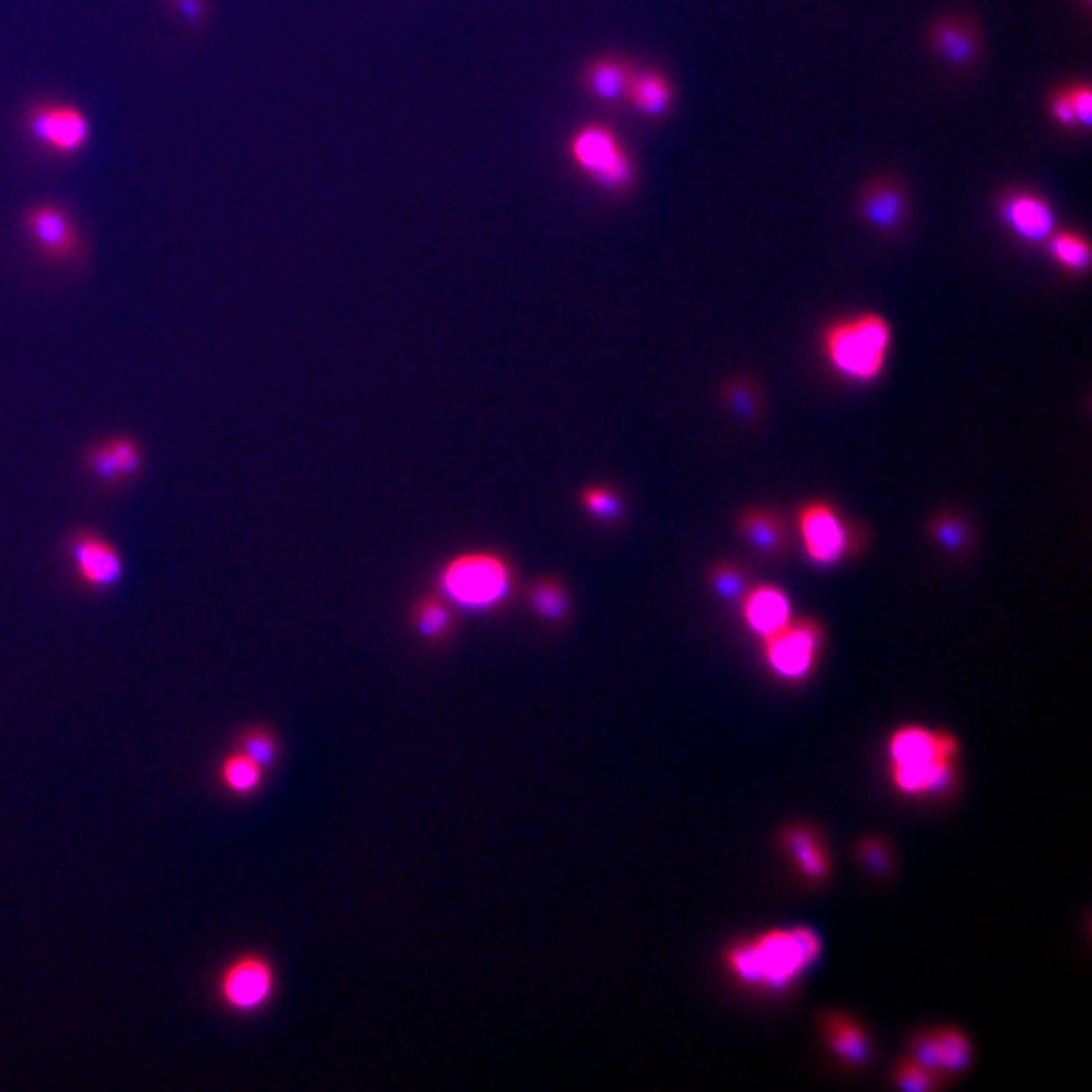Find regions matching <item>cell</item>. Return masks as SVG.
Here are the masks:
<instances>
[{
    "label": "cell",
    "mask_w": 1092,
    "mask_h": 1092,
    "mask_svg": "<svg viewBox=\"0 0 1092 1092\" xmlns=\"http://www.w3.org/2000/svg\"><path fill=\"white\" fill-rule=\"evenodd\" d=\"M448 620V611L443 610L441 605H437V603H427V605H423L421 611H419L417 623H419V630L426 633V635H437V633L446 630Z\"/></svg>",
    "instance_id": "30"
},
{
    "label": "cell",
    "mask_w": 1092,
    "mask_h": 1092,
    "mask_svg": "<svg viewBox=\"0 0 1092 1092\" xmlns=\"http://www.w3.org/2000/svg\"><path fill=\"white\" fill-rule=\"evenodd\" d=\"M24 233L37 254L51 264H75L83 254L80 231L65 208L39 203L24 213Z\"/></svg>",
    "instance_id": "7"
},
{
    "label": "cell",
    "mask_w": 1092,
    "mask_h": 1092,
    "mask_svg": "<svg viewBox=\"0 0 1092 1092\" xmlns=\"http://www.w3.org/2000/svg\"><path fill=\"white\" fill-rule=\"evenodd\" d=\"M586 510L593 512L595 517L611 518L620 512V502L615 494H611L605 488H591L583 494Z\"/></svg>",
    "instance_id": "29"
},
{
    "label": "cell",
    "mask_w": 1092,
    "mask_h": 1092,
    "mask_svg": "<svg viewBox=\"0 0 1092 1092\" xmlns=\"http://www.w3.org/2000/svg\"><path fill=\"white\" fill-rule=\"evenodd\" d=\"M890 343L888 324L878 316H860L834 326L826 338V353L831 365L851 379L878 377L885 367Z\"/></svg>",
    "instance_id": "3"
},
{
    "label": "cell",
    "mask_w": 1092,
    "mask_h": 1092,
    "mask_svg": "<svg viewBox=\"0 0 1092 1092\" xmlns=\"http://www.w3.org/2000/svg\"><path fill=\"white\" fill-rule=\"evenodd\" d=\"M961 757V743L947 731L905 725L886 743V767L890 785L909 799H929L953 787Z\"/></svg>",
    "instance_id": "2"
},
{
    "label": "cell",
    "mask_w": 1092,
    "mask_h": 1092,
    "mask_svg": "<svg viewBox=\"0 0 1092 1092\" xmlns=\"http://www.w3.org/2000/svg\"><path fill=\"white\" fill-rule=\"evenodd\" d=\"M789 613H792L789 601L785 598V593L775 586L755 589L745 603L747 625L763 640L779 632L783 625H787Z\"/></svg>",
    "instance_id": "16"
},
{
    "label": "cell",
    "mask_w": 1092,
    "mask_h": 1092,
    "mask_svg": "<svg viewBox=\"0 0 1092 1092\" xmlns=\"http://www.w3.org/2000/svg\"><path fill=\"white\" fill-rule=\"evenodd\" d=\"M104 441L105 448L114 460L115 468L124 478V482L134 480L136 476H140L142 466H144V453H142V448L134 437L118 433V436L108 437Z\"/></svg>",
    "instance_id": "21"
},
{
    "label": "cell",
    "mask_w": 1092,
    "mask_h": 1092,
    "mask_svg": "<svg viewBox=\"0 0 1092 1092\" xmlns=\"http://www.w3.org/2000/svg\"><path fill=\"white\" fill-rule=\"evenodd\" d=\"M446 589L466 605H490L507 593V567L483 554L463 557L449 567Z\"/></svg>",
    "instance_id": "10"
},
{
    "label": "cell",
    "mask_w": 1092,
    "mask_h": 1092,
    "mask_svg": "<svg viewBox=\"0 0 1092 1092\" xmlns=\"http://www.w3.org/2000/svg\"><path fill=\"white\" fill-rule=\"evenodd\" d=\"M819 630L816 623H787L765 637V655L773 674L783 680H802L814 670Z\"/></svg>",
    "instance_id": "11"
},
{
    "label": "cell",
    "mask_w": 1092,
    "mask_h": 1092,
    "mask_svg": "<svg viewBox=\"0 0 1092 1092\" xmlns=\"http://www.w3.org/2000/svg\"><path fill=\"white\" fill-rule=\"evenodd\" d=\"M892 1082L900 1091L929 1092L937 1091L943 1079H939L931 1070L925 1069L917 1060L907 1057L902 1058L892 1070Z\"/></svg>",
    "instance_id": "23"
},
{
    "label": "cell",
    "mask_w": 1092,
    "mask_h": 1092,
    "mask_svg": "<svg viewBox=\"0 0 1092 1092\" xmlns=\"http://www.w3.org/2000/svg\"><path fill=\"white\" fill-rule=\"evenodd\" d=\"M1003 218L1020 237L1028 242L1047 239L1054 225V215L1047 201L1034 195H1013L1003 205Z\"/></svg>",
    "instance_id": "15"
},
{
    "label": "cell",
    "mask_w": 1092,
    "mask_h": 1092,
    "mask_svg": "<svg viewBox=\"0 0 1092 1092\" xmlns=\"http://www.w3.org/2000/svg\"><path fill=\"white\" fill-rule=\"evenodd\" d=\"M532 605L547 620H557L564 613L563 591L557 585H551V583H542L534 589Z\"/></svg>",
    "instance_id": "28"
},
{
    "label": "cell",
    "mask_w": 1092,
    "mask_h": 1092,
    "mask_svg": "<svg viewBox=\"0 0 1092 1092\" xmlns=\"http://www.w3.org/2000/svg\"><path fill=\"white\" fill-rule=\"evenodd\" d=\"M83 461H85V470L90 472L93 480L102 483L108 490H118L126 483L120 470L115 468L114 460L105 448V441H98V443H92L90 448L85 449Z\"/></svg>",
    "instance_id": "24"
},
{
    "label": "cell",
    "mask_w": 1092,
    "mask_h": 1092,
    "mask_svg": "<svg viewBox=\"0 0 1092 1092\" xmlns=\"http://www.w3.org/2000/svg\"><path fill=\"white\" fill-rule=\"evenodd\" d=\"M805 551L816 563H834L846 549V530L836 512L824 504L805 508L799 518Z\"/></svg>",
    "instance_id": "14"
},
{
    "label": "cell",
    "mask_w": 1092,
    "mask_h": 1092,
    "mask_svg": "<svg viewBox=\"0 0 1092 1092\" xmlns=\"http://www.w3.org/2000/svg\"><path fill=\"white\" fill-rule=\"evenodd\" d=\"M1052 114L1057 118L1060 126H1076V118H1074V110H1072V104H1070L1069 92H1058L1054 95V100H1052Z\"/></svg>",
    "instance_id": "33"
},
{
    "label": "cell",
    "mask_w": 1092,
    "mask_h": 1092,
    "mask_svg": "<svg viewBox=\"0 0 1092 1092\" xmlns=\"http://www.w3.org/2000/svg\"><path fill=\"white\" fill-rule=\"evenodd\" d=\"M748 532H751V539L761 544V547H773L777 542V530H775V524L770 522L769 518L765 517H753L751 522H748Z\"/></svg>",
    "instance_id": "32"
},
{
    "label": "cell",
    "mask_w": 1092,
    "mask_h": 1092,
    "mask_svg": "<svg viewBox=\"0 0 1092 1092\" xmlns=\"http://www.w3.org/2000/svg\"><path fill=\"white\" fill-rule=\"evenodd\" d=\"M65 552L78 585L102 593L124 575V559L110 539L93 529H78L65 541Z\"/></svg>",
    "instance_id": "6"
},
{
    "label": "cell",
    "mask_w": 1092,
    "mask_h": 1092,
    "mask_svg": "<svg viewBox=\"0 0 1092 1092\" xmlns=\"http://www.w3.org/2000/svg\"><path fill=\"white\" fill-rule=\"evenodd\" d=\"M718 586H721L723 591H726V593H736V589H738V579H736L735 575H731V573H725V575L718 579Z\"/></svg>",
    "instance_id": "35"
},
{
    "label": "cell",
    "mask_w": 1092,
    "mask_h": 1092,
    "mask_svg": "<svg viewBox=\"0 0 1092 1092\" xmlns=\"http://www.w3.org/2000/svg\"><path fill=\"white\" fill-rule=\"evenodd\" d=\"M819 1032L829 1054L851 1067H860L870 1060L872 1040L868 1030L856 1018L844 1012H828L819 1018Z\"/></svg>",
    "instance_id": "13"
},
{
    "label": "cell",
    "mask_w": 1092,
    "mask_h": 1092,
    "mask_svg": "<svg viewBox=\"0 0 1092 1092\" xmlns=\"http://www.w3.org/2000/svg\"><path fill=\"white\" fill-rule=\"evenodd\" d=\"M173 7L188 23H198L205 14V0H173Z\"/></svg>",
    "instance_id": "34"
},
{
    "label": "cell",
    "mask_w": 1092,
    "mask_h": 1092,
    "mask_svg": "<svg viewBox=\"0 0 1092 1092\" xmlns=\"http://www.w3.org/2000/svg\"><path fill=\"white\" fill-rule=\"evenodd\" d=\"M627 98L632 100L633 108L640 114L647 115V118H660L670 110L674 92H672V85L667 83L664 75L654 73V71H645L640 75H633Z\"/></svg>",
    "instance_id": "18"
},
{
    "label": "cell",
    "mask_w": 1092,
    "mask_h": 1092,
    "mask_svg": "<svg viewBox=\"0 0 1092 1092\" xmlns=\"http://www.w3.org/2000/svg\"><path fill=\"white\" fill-rule=\"evenodd\" d=\"M858 856L864 868H868L876 876H886L892 868L890 848L880 838H864L858 846Z\"/></svg>",
    "instance_id": "27"
},
{
    "label": "cell",
    "mask_w": 1092,
    "mask_h": 1092,
    "mask_svg": "<svg viewBox=\"0 0 1092 1092\" xmlns=\"http://www.w3.org/2000/svg\"><path fill=\"white\" fill-rule=\"evenodd\" d=\"M902 211H905V198L890 186L876 188L864 201V213H866L868 221H872L874 225L885 227V229L897 225L902 217Z\"/></svg>",
    "instance_id": "20"
},
{
    "label": "cell",
    "mask_w": 1092,
    "mask_h": 1092,
    "mask_svg": "<svg viewBox=\"0 0 1092 1092\" xmlns=\"http://www.w3.org/2000/svg\"><path fill=\"white\" fill-rule=\"evenodd\" d=\"M782 848L794 866L795 872L799 874V878H804L805 882L819 885L828 880L831 860H829L828 848L816 829L804 824L789 826L782 834Z\"/></svg>",
    "instance_id": "12"
},
{
    "label": "cell",
    "mask_w": 1092,
    "mask_h": 1092,
    "mask_svg": "<svg viewBox=\"0 0 1092 1092\" xmlns=\"http://www.w3.org/2000/svg\"><path fill=\"white\" fill-rule=\"evenodd\" d=\"M932 39H935V47L939 49V53L953 63H967L976 53L973 37L969 35L966 29L959 24H941L935 31Z\"/></svg>",
    "instance_id": "22"
},
{
    "label": "cell",
    "mask_w": 1092,
    "mask_h": 1092,
    "mask_svg": "<svg viewBox=\"0 0 1092 1092\" xmlns=\"http://www.w3.org/2000/svg\"><path fill=\"white\" fill-rule=\"evenodd\" d=\"M24 130L39 149L58 156L78 154L92 136L88 115L75 105L55 102H41L29 108L24 114Z\"/></svg>",
    "instance_id": "5"
},
{
    "label": "cell",
    "mask_w": 1092,
    "mask_h": 1092,
    "mask_svg": "<svg viewBox=\"0 0 1092 1092\" xmlns=\"http://www.w3.org/2000/svg\"><path fill=\"white\" fill-rule=\"evenodd\" d=\"M909 1057L945 1081V1076H961L973 1064V1044L963 1030L937 1025L912 1035Z\"/></svg>",
    "instance_id": "8"
},
{
    "label": "cell",
    "mask_w": 1092,
    "mask_h": 1092,
    "mask_svg": "<svg viewBox=\"0 0 1092 1092\" xmlns=\"http://www.w3.org/2000/svg\"><path fill=\"white\" fill-rule=\"evenodd\" d=\"M1069 95L1070 104H1072V110H1074V118H1076V124L1091 126L1092 95L1089 85H1076V88L1070 90Z\"/></svg>",
    "instance_id": "31"
},
{
    "label": "cell",
    "mask_w": 1092,
    "mask_h": 1092,
    "mask_svg": "<svg viewBox=\"0 0 1092 1092\" xmlns=\"http://www.w3.org/2000/svg\"><path fill=\"white\" fill-rule=\"evenodd\" d=\"M571 159L608 191H625L633 181L632 159L610 127L589 124L569 144Z\"/></svg>",
    "instance_id": "4"
},
{
    "label": "cell",
    "mask_w": 1092,
    "mask_h": 1092,
    "mask_svg": "<svg viewBox=\"0 0 1092 1092\" xmlns=\"http://www.w3.org/2000/svg\"><path fill=\"white\" fill-rule=\"evenodd\" d=\"M276 976L257 955H243L223 969L217 981L221 1001L235 1012H254L272 998Z\"/></svg>",
    "instance_id": "9"
},
{
    "label": "cell",
    "mask_w": 1092,
    "mask_h": 1092,
    "mask_svg": "<svg viewBox=\"0 0 1092 1092\" xmlns=\"http://www.w3.org/2000/svg\"><path fill=\"white\" fill-rule=\"evenodd\" d=\"M819 955L821 939L817 931L797 925L736 941L723 953V967L745 988L782 993L816 966Z\"/></svg>",
    "instance_id": "1"
},
{
    "label": "cell",
    "mask_w": 1092,
    "mask_h": 1092,
    "mask_svg": "<svg viewBox=\"0 0 1092 1092\" xmlns=\"http://www.w3.org/2000/svg\"><path fill=\"white\" fill-rule=\"evenodd\" d=\"M632 71L618 59H599L589 65L585 88L603 102H620L630 92Z\"/></svg>",
    "instance_id": "17"
},
{
    "label": "cell",
    "mask_w": 1092,
    "mask_h": 1092,
    "mask_svg": "<svg viewBox=\"0 0 1092 1092\" xmlns=\"http://www.w3.org/2000/svg\"><path fill=\"white\" fill-rule=\"evenodd\" d=\"M218 782L231 794H254L264 782V767L237 748L221 761Z\"/></svg>",
    "instance_id": "19"
},
{
    "label": "cell",
    "mask_w": 1092,
    "mask_h": 1092,
    "mask_svg": "<svg viewBox=\"0 0 1092 1092\" xmlns=\"http://www.w3.org/2000/svg\"><path fill=\"white\" fill-rule=\"evenodd\" d=\"M239 751L262 767H269L277 757L276 738L264 728H252L239 738Z\"/></svg>",
    "instance_id": "26"
},
{
    "label": "cell",
    "mask_w": 1092,
    "mask_h": 1092,
    "mask_svg": "<svg viewBox=\"0 0 1092 1092\" xmlns=\"http://www.w3.org/2000/svg\"><path fill=\"white\" fill-rule=\"evenodd\" d=\"M1050 252L1057 257L1058 264L1067 265L1069 269H1086L1091 264V247L1074 233H1060L1052 243Z\"/></svg>",
    "instance_id": "25"
}]
</instances>
